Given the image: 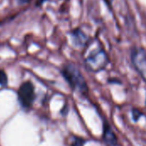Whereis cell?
<instances>
[{
	"label": "cell",
	"mask_w": 146,
	"mask_h": 146,
	"mask_svg": "<svg viewBox=\"0 0 146 146\" xmlns=\"http://www.w3.org/2000/svg\"><path fill=\"white\" fill-rule=\"evenodd\" d=\"M62 75L72 88L73 91L79 93L80 96L86 97L89 88L87 82L80 72V68L74 63H68L62 68Z\"/></svg>",
	"instance_id": "1"
},
{
	"label": "cell",
	"mask_w": 146,
	"mask_h": 146,
	"mask_svg": "<svg viewBox=\"0 0 146 146\" xmlns=\"http://www.w3.org/2000/svg\"><path fill=\"white\" fill-rule=\"evenodd\" d=\"M84 62L90 72L98 73L107 67L110 60L106 51L102 47H95L88 51Z\"/></svg>",
	"instance_id": "2"
},
{
	"label": "cell",
	"mask_w": 146,
	"mask_h": 146,
	"mask_svg": "<svg viewBox=\"0 0 146 146\" xmlns=\"http://www.w3.org/2000/svg\"><path fill=\"white\" fill-rule=\"evenodd\" d=\"M131 60L134 68L146 82V50L141 47H136L132 50Z\"/></svg>",
	"instance_id": "3"
},
{
	"label": "cell",
	"mask_w": 146,
	"mask_h": 146,
	"mask_svg": "<svg viewBox=\"0 0 146 146\" xmlns=\"http://www.w3.org/2000/svg\"><path fill=\"white\" fill-rule=\"evenodd\" d=\"M19 101L23 107H30L34 100V88L31 82L23 83L18 92Z\"/></svg>",
	"instance_id": "4"
},
{
	"label": "cell",
	"mask_w": 146,
	"mask_h": 146,
	"mask_svg": "<svg viewBox=\"0 0 146 146\" xmlns=\"http://www.w3.org/2000/svg\"><path fill=\"white\" fill-rule=\"evenodd\" d=\"M103 139L104 141L110 146H118V139L110 123L104 120L103 126Z\"/></svg>",
	"instance_id": "5"
},
{
	"label": "cell",
	"mask_w": 146,
	"mask_h": 146,
	"mask_svg": "<svg viewBox=\"0 0 146 146\" xmlns=\"http://www.w3.org/2000/svg\"><path fill=\"white\" fill-rule=\"evenodd\" d=\"M86 140L83 138L80 137H77L74 136L72 139V143H71V146H84V145L86 144Z\"/></svg>",
	"instance_id": "6"
},
{
	"label": "cell",
	"mask_w": 146,
	"mask_h": 146,
	"mask_svg": "<svg viewBox=\"0 0 146 146\" xmlns=\"http://www.w3.org/2000/svg\"><path fill=\"white\" fill-rule=\"evenodd\" d=\"M132 115H133V121H138L143 116V113H142V111H140L139 109L134 108V109H133V110H132Z\"/></svg>",
	"instance_id": "7"
},
{
	"label": "cell",
	"mask_w": 146,
	"mask_h": 146,
	"mask_svg": "<svg viewBox=\"0 0 146 146\" xmlns=\"http://www.w3.org/2000/svg\"><path fill=\"white\" fill-rule=\"evenodd\" d=\"M7 83H8V78L6 74L3 70H0V85L4 86H7Z\"/></svg>",
	"instance_id": "8"
},
{
	"label": "cell",
	"mask_w": 146,
	"mask_h": 146,
	"mask_svg": "<svg viewBox=\"0 0 146 146\" xmlns=\"http://www.w3.org/2000/svg\"><path fill=\"white\" fill-rule=\"evenodd\" d=\"M19 1H20L21 3H28V2H30L31 0H19Z\"/></svg>",
	"instance_id": "9"
},
{
	"label": "cell",
	"mask_w": 146,
	"mask_h": 146,
	"mask_svg": "<svg viewBox=\"0 0 146 146\" xmlns=\"http://www.w3.org/2000/svg\"><path fill=\"white\" fill-rule=\"evenodd\" d=\"M43 1H44V0H39V2H40V3H42Z\"/></svg>",
	"instance_id": "10"
},
{
	"label": "cell",
	"mask_w": 146,
	"mask_h": 146,
	"mask_svg": "<svg viewBox=\"0 0 146 146\" xmlns=\"http://www.w3.org/2000/svg\"><path fill=\"white\" fill-rule=\"evenodd\" d=\"M145 104H146V101H145Z\"/></svg>",
	"instance_id": "11"
}]
</instances>
